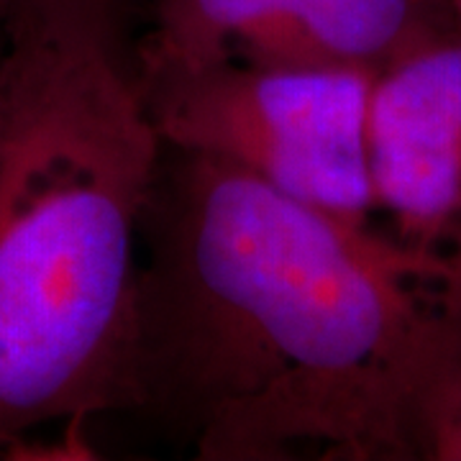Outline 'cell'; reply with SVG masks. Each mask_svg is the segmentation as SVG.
<instances>
[{
	"instance_id": "52a82bcc",
	"label": "cell",
	"mask_w": 461,
	"mask_h": 461,
	"mask_svg": "<svg viewBox=\"0 0 461 461\" xmlns=\"http://www.w3.org/2000/svg\"><path fill=\"white\" fill-rule=\"evenodd\" d=\"M41 3H50V5L80 14V16L95 18V21L111 23V26H118L126 32L133 8L141 5L144 0H41Z\"/></svg>"
},
{
	"instance_id": "5b68a950",
	"label": "cell",
	"mask_w": 461,
	"mask_h": 461,
	"mask_svg": "<svg viewBox=\"0 0 461 461\" xmlns=\"http://www.w3.org/2000/svg\"><path fill=\"white\" fill-rule=\"evenodd\" d=\"M366 149L375 208L418 247L461 251V23L400 51L372 80Z\"/></svg>"
},
{
	"instance_id": "9c48e42d",
	"label": "cell",
	"mask_w": 461,
	"mask_h": 461,
	"mask_svg": "<svg viewBox=\"0 0 461 461\" xmlns=\"http://www.w3.org/2000/svg\"><path fill=\"white\" fill-rule=\"evenodd\" d=\"M438 3H441V5H446V8L451 11V0H438Z\"/></svg>"
},
{
	"instance_id": "ba28073f",
	"label": "cell",
	"mask_w": 461,
	"mask_h": 461,
	"mask_svg": "<svg viewBox=\"0 0 461 461\" xmlns=\"http://www.w3.org/2000/svg\"><path fill=\"white\" fill-rule=\"evenodd\" d=\"M451 14L461 23V0H451Z\"/></svg>"
},
{
	"instance_id": "8992f818",
	"label": "cell",
	"mask_w": 461,
	"mask_h": 461,
	"mask_svg": "<svg viewBox=\"0 0 461 461\" xmlns=\"http://www.w3.org/2000/svg\"><path fill=\"white\" fill-rule=\"evenodd\" d=\"M412 459L461 461V333L446 348L418 397Z\"/></svg>"
},
{
	"instance_id": "3957f363",
	"label": "cell",
	"mask_w": 461,
	"mask_h": 461,
	"mask_svg": "<svg viewBox=\"0 0 461 461\" xmlns=\"http://www.w3.org/2000/svg\"><path fill=\"white\" fill-rule=\"evenodd\" d=\"M372 80L366 69L218 62L141 87L165 147L236 167L341 218L372 221Z\"/></svg>"
},
{
	"instance_id": "277c9868",
	"label": "cell",
	"mask_w": 461,
	"mask_h": 461,
	"mask_svg": "<svg viewBox=\"0 0 461 461\" xmlns=\"http://www.w3.org/2000/svg\"><path fill=\"white\" fill-rule=\"evenodd\" d=\"M133 41L139 80L218 62L341 67L377 75L454 14L438 0H147Z\"/></svg>"
},
{
	"instance_id": "6da1fadb",
	"label": "cell",
	"mask_w": 461,
	"mask_h": 461,
	"mask_svg": "<svg viewBox=\"0 0 461 461\" xmlns=\"http://www.w3.org/2000/svg\"><path fill=\"white\" fill-rule=\"evenodd\" d=\"M461 333V251L165 147L141 229L131 412L200 461H412Z\"/></svg>"
},
{
	"instance_id": "7a4b0ae2",
	"label": "cell",
	"mask_w": 461,
	"mask_h": 461,
	"mask_svg": "<svg viewBox=\"0 0 461 461\" xmlns=\"http://www.w3.org/2000/svg\"><path fill=\"white\" fill-rule=\"evenodd\" d=\"M162 154L129 33L0 0V448L131 412L141 229Z\"/></svg>"
}]
</instances>
